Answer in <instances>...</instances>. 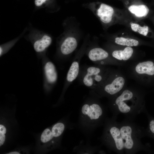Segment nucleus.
Returning a JSON list of instances; mask_svg holds the SVG:
<instances>
[{"label":"nucleus","mask_w":154,"mask_h":154,"mask_svg":"<svg viewBox=\"0 0 154 154\" xmlns=\"http://www.w3.org/2000/svg\"><path fill=\"white\" fill-rule=\"evenodd\" d=\"M125 4L128 12L137 19L145 17L149 12L147 6L138 0H127L125 2Z\"/></svg>","instance_id":"10"},{"label":"nucleus","mask_w":154,"mask_h":154,"mask_svg":"<svg viewBox=\"0 0 154 154\" xmlns=\"http://www.w3.org/2000/svg\"><path fill=\"white\" fill-rule=\"evenodd\" d=\"M145 113L147 115L148 119V125L145 129L146 136L154 139V118L151 116L147 111Z\"/></svg>","instance_id":"20"},{"label":"nucleus","mask_w":154,"mask_h":154,"mask_svg":"<svg viewBox=\"0 0 154 154\" xmlns=\"http://www.w3.org/2000/svg\"><path fill=\"white\" fill-rule=\"evenodd\" d=\"M17 41V40H13L8 43L1 45L0 47V56L7 53L14 45Z\"/></svg>","instance_id":"21"},{"label":"nucleus","mask_w":154,"mask_h":154,"mask_svg":"<svg viewBox=\"0 0 154 154\" xmlns=\"http://www.w3.org/2000/svg\"><path fill=\"white\" fill-rule=\"evenodd\" d=\"M117 117H107L99 138L102 144L119 154H134L143 151L154 153L149 144L144 145L141 139L146 136L145 129L133 121L124 119L121 122Z\"/></svg>","instance_id":"1"},{"label":"nucleus","mask_w":154,"mask_h":154,"mask_svg":"<svg viewBox=\"0 0 154 154\" xmlns=\"http://www.w3.org/2000/svg\"><path fill=\"white\" fill-rule=\"evenodd\" d=\"M40 141L44 143H50L54 146L58 144L59 142L54 137L51 130L46 128L44 130L40 136Z\"/></svg>","instance_id":"17"},{"label":"nucleus","mask_w":154,"mask_h":154,"mask_svg":"<svg viewBox=\"0 0 154 154\" xmlns=\"http://www.w3.org/2000/svg\"><path fill=\"white\" fill-rule=\"evenodd\" d=\"M125 78L123 75L112 70L104 82L93 91L100 98L106 97L109 99L116 96L125 88Z\"/></svg>","instance_id":"5"},{"label":"nucleus","mask_w":154,"mask_h":154,"mask_svg":"<svg viewBox=\"0 0 154 154\" xmlns=\"http://www.w3.org/2000/svg\"><path fill=\"white\" fill-rule=\"evenodd\" d=\"M86 52L87 55L89 59L97 65L105 66L118 63L109 52L101 48L93 47Z\"/></svg>","instance_id":"6"},{"label":"nucleus","mask_w":154,"mask_h":154,"mask_svg":"<svg viewBox=\"0 0 154 154\" xmlns=\"http://www.w3.org/2000/svg\"><path fill=\"white\" fill-rule=\"evenodd\" d=\"M72 151L77 154H94L96 153H106L104 151L101 150L100 146L92 145L89 141L85 144L82 143L81 142L79 144L73 148Z\"/></svg>","instance_id":"14"},{"label":"nucleus","mask_w":154,"mask_h":154,"mask_svg":"<svg viewBox=\"0 0 154 154\" xmlns=\"http://www.w3.org/2000/svg\"><path fill=\"white\" fill-rule=\"evenodd\" d=\"M133 72L140 80L145 76H152L154 75V63L150 60L139 62L134 66Z\"/></svg>","instance_id":"12"},{"label":"nucleus","mask_w":154,"mask_h":154,"mask_svg":"<svg viewBox=\"0 0 154 154\" xmlns=\"http://www.w3.org/2000/svg\"><path fill=\"white\" fill-rule=\"evenodd\" d=\"M114 42L118 45L130 47L137 46L140 44L139 41L137 39L123 37H116L114 39Z\"/></svg>","instance_id":"16"},{"label":"nucleus","mask_w":154,"mask_h":154,"mask_svg":"<svg viewBox=\"0 0 154 154\" xmlns=\"http://www.w3.org/2000/svg\"><path fill=\"white\" fill-rule=\"evenodd\" d=\"M6 132V129L5 126L1 124L0 125V134H5Z\"/></svg>","instance_id":"24"},{"label":"nucleus","mask_w":154,"mask_h":154,"mask_svg":"<svg viewBox=\"0 0 154 154\" xmlns=\"http://www.w3.org/2000/svg\"><path fill=\"white\" fill-rule=\"evenodd\" d=\"M95 13L102 23L106 26L114 23L119 18L113 7L103 3L99 5Z\"/></svg>","instance_id":"9"},{"label":"nucleus","mask_w":154,"mask_h":154,"mask_svg":"<svg viewBox=\"0 0 154 154\" xmlns=\"http://www.w3.org/2000/svg\"><path fill=\"white\" fill-rule=\"evenodd\" d=\"M42 61L44 87L46 90L49 91L57 82L58 72L54 64L48 58H44Z\"/></svg>","instance_id":"7"},{"label":"nucleus","mask_w":154,"mask_h":154,"mask_svg":"<svg viewBox=\"0 0 154 154\" xmlns=\"http://www.w3.org/2000/svg\"><path fill=\"white\" fill-rule=\"evenodd\" d=\"M65 123L62 122H58L54 125L51 128L54 137L58 142L59 139L66 129V125Z\"/></svg>","instance_id":"19"},{"label":"nucleus","mask_w":154,"mask_h":154,"mask_svg":"<svg viewBox=\"0 0 154 154\" xmlns=\"http://www.w3.org/2000/svg\"><path fill=\"white\" fill-rule=\"evenodd\" d=\"M134 52L132 47L125 46L123 49L113 50L109 53L117 61H125L132 58Z\"/></svg>","instance_id":"15"},{"label":"nucleus","mask_w":154,"mask_h":154,"mask_svg":"<svg viewBox=\"0 0 154 154\" xmlns=\"http://www.w3.org/2000/svg\"><path fill=\"white\" fill-rule=\"evenodd\" d=\"M112 71L105 66H86L80 68L78 77L81 84L94 91L104 82Z\"/></svg>","instance_id":"4"},{"label":"nucleus","mask_w":154,"mask_h":154,"mask_svg":"<svg viewBox=\"0 0 154 154\" xmlns=\"http://www.w3.org/2000/svg\"><path fill=\"white\" fill-rule=\"evenodd\" d=\"M47 0H35V4L37 6L39 7Z\"/></svg>","instance_id":"22"},{"label":"nucleus","mask_w":154,"mask_h":154,"mask_svg":"<svg viewBox=\"0 0 154 154\" xmlns=\"http://www.w3.org/2000/svg\"><path fill=\"white\" fill-rule=\"evenodd\" d=\"M109 100L108 107L112 116L115 117L121 114L125 116V119L134 121L137 115L147 111L144 93L139 89L125 88Z\"/></svg>","instance_id":"3"},{"label":"nucleus","mask_w":154,"mask_h":154,"mask_svg":"<svg viewBox=\"0 0 154 154\" xmlns=\"http://www.w3.org/2000/svg\"><path fill=\"white\" fill-rule=\"evenodd\" d=\"M97 95L91 90L80 107L77 126L89 140L95 130L103 125L108 109L100 102Z\"/></svg>","instance_id":"2"},{"label":"nucleus","mask_w":154,"mask_h":154,"mask_svg":"<svg viewBox=\"0 0 154 154\" xmlns=\"http://www.w3.org/2000/svg\"><path fill=\"white\" fill-rule=\"evenodd\" d=\"M52 42V37L44 34L33 39L32 43L35 51L38 54H42L50 46Z\"/></svg>","instance_id":"13"},{"label":"nucleus","mask_w":154,"mask_h":154,"mask_svg":"<svg viewBox=\"0 0 154 154\" xmlns=\"http://www.w3.org/2000/svg\"><path fill=\"white\" fill-rule=\"evenodd\" d=\"M7 154H20V153L19 152L16 151H12V152H10Z\"/></svg>","instance_id":"25"},{"label":"nucleus","mask_w":154,"mask_h":154,"mask_svg":"<svg viewBox=\"0 0 154 154\" xmlns=\"http://www.w3.org/2000/svg\"><path fill=\"white\" fill-rule=\"evenodd\" d=\"M129 25L130 28L133 31L144 36L148 35L150 29L147 26L141 25L134 22H130Z\"/></svg>","instance_id":"18"},{"label":"nucleus","mask_w":154,"mask_h":154,"mask_svg":"<svg viewBox=\"0 0 154 154\" xmlns=\"http://www.w3.org/2000/svg\"><path fill=\"white\" fill-rule=\"evenodd\" d=\"M85 49L86 44H84L73 60L66 75L63 88L62 96L69 86L78 76L80 69V62Z\"/></svg>","instance_id":"8"},{"label":"nucleus","mask_w":154,"mask_h":154,"mask_svg":"<svg viewBox=\"0 0 154 154\" xmlns=\"http://www.w3.org/2000/svg\"><path fill=\"white\" fill-rule=\"evenodd\" d=\"M5 139V134H0V146H1L4 144Z\"/></svg>","instance_id":"23"},{"label":"nucleus","mask_w":154,"mask_h":154,"mask_svg":"<svg viewBox=\"0 0 154 154\" xmlns=\"http://www.w3.org/2000/svg\"><path fill=\"white\" fill-rule=\"evenodd\" d=\"M78 43L77 39L73 36H68L62 40L58 48L59 57L64 59L68 57L76 49Z\"/></svg>","instance_id":"11"}]
</instances>
